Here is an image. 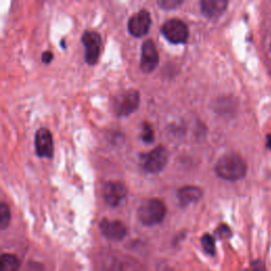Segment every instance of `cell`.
I'll list each match as a JSON object with an SVG mask.
<instances>
[{
	"mask_svg": "<svg viewBox=\"0 0 271 271\" xmlns=\"http://www.w3.org/2000/svg\"><path fill=\"white\" fill-rule=\"evenodd\" d=\"M215 172L221 178L229 181L239 180L247 173V165L242 157L236 154H227L217 161Z\"/></svg>",
	"mask_w": 271,
	"mask_h": 271,
	"instance_id": "1",
	"label": "cell"
},
{
	"mask_svg": "<svg viewBox=\"0 0 271 271\" xmlns=\"http://www.w3.org/2000/svg\"><path fill=\"white\" fill-rule=\"evenodd\" d=\"M166 215L165 204L158 198H149L144 200L138 210V217L144 226L160 224Z\"/></svg>",
	"mask_w": 271,
	"mask_h": 271,
	"instance_id": "2",
	"label": "cell"
},
{
	"mask_svg": "<svg viewBox=\"0 0 271 271\" xmlns=\"http://www.w3.org/2000/svg\"><path fill=\"white\" fill-rule=\"evenodd\" d=\"M140 104V93L138 90L130 89L122 93L113 100L112 108L118 117H127L138 109Z\"/></svg>",
	"mask_w": 271,
	"mask_h": 271,
	"instance_id": "3",
	"label": "cell"
},
{
	"mask_svg": "<svg viewBox=\"0 0 271 271\" xmlns=\"http://www.w3.org/2000/svg\"><path fill=\"white\" fill-rule=\"evenodd\" d=\"M169 161V152L164 147H157L149 154L141 156L142 168L151 174L160 173Z\"/></svg>",
	"mask_w": 271,
	"mask_h": 271,
	"instance_id": "4",
	"label": "cell"
},
{
	"mask_svg": "<svg viewBox=\"0 0 271 271\" xmlns=\"http://www.w3.org/2000/svg\"><path fill=\"white\" fill-rule=\"evenodd\" d=\"M164 37L173 44H184L189 39V28L180 19H170L161 28Z\"/></svg>",
	"mask_w": 271,
	"mask_h": 271,
	"instance_id": "5",
	"label": "cell"
},
{
	"mask_svg": "<svg viewBox=\"0 0 271 271\" xmlns=\"http://www.w3.org/2000/svg\"><path fill=\"white\" fill-rule=\"evenodd\" d=\"M82 43L84 45L85 60L88 65H96L101 53L102 38L96 31H86L82 36Z\"/></svg>",
	"mask_w": 271,
	"mask_h": 271,
	"instance_id": "6",
	"label": "cell"
},
{
	"mask_svg": "<svg viewBox=\"0 0 271 271\" xmlns=\"http://www.w3.org/2000/svg\"><path fill=\"white\" fill-rule=\"evenodd\" d=\"M152 25V18L151 14L147 11V10H140L139 12L133 14L127 24L128 32L133 37H142L151 29Z\"/></svg>",
	"mask_w": 271,
	"mask_h": 271,
	"instance_id": "7",
	"label": "cell"
},
{
	"mask_svg": "<svg viewBox=\"0 0 271 271\" xmlns=\"http://www.w3.org/2000/svg\"><path fill=\"white\" fill-rule=\"evenodd\" d=\"M159 64V53L152 39L145 40L141 49L140 67L144 74H151Z\"/></svg>",
	"mask_w": 271,
	"mask_h": 271,
	"instance_id": "8",
	"label": "cell"
},
{
	"mask_svg": "<svg viewBox=\"0 0 271 271\" xmlns=\"http://www.w3.org/2000/svg\"><path fill=\"white\" fill-rule=\"evenodd\" d=\"M35 151L41 158L51 159L53 157L54 144L53 137L49 129L41 127L35 133Z\"/></svg>",
	"mask_w": 271,
	"mask_h": 271,
	"instance_id": "9",
	"label": "cell"
},
{
	"mask_svg": "<svg viewBox=\"0 0 271 271\" xmlns=\"http://www.w3.org/2000/svg\"><path fill=\"white\" fill-rule=\"evenodd\" d=\"M127 196V187L121 181H108L103 187V197L109 206L117 207Z\"/></svg>",
	"mask_w": 271,
	"mask_h": 271,
	"instance_id": "10",
	"label": "cell"
},
{
	"mask_svg": "<svg viewBox=\"0 0 271 271\" xmlns=\"http://www.w3.org/2000/svg\"><path fill=\"white\" fill-rule=\"evenodd\" d=\"M103 235L111 241H121L127 233V229L120 221L104 220L100 224Z\"/></svg>",
	"mask_w": 271,
	"mask_h": 271,
	"instance_id": "11",
	"label": "cell"
},
{
	"mask_svg": "<svg viewBox=\"0 0 271 271\" xmlns=\"http://www.w3.org/2000/svg\"><path fill=\"white\" fill-rule=\"evenodd\" d=\"M228 2L226 0H202L200 3L201 13L209 19L218 18L226 11Z\"/></svg>",
	"mask_w": 271,
	"mask_h": 271,
	"instance_id": "12",
	"label": "cell"
},
{
	"mask_svg": "<svg viewBox=\"0 0 271 271\" xmlns=\"http://www.w3.org/2000/svg\"><path fill=\"white\" fill-rule=\"evenodd\" d=\"M202 197V190L196 185H184L177 191V198L182 207L196 202Z\"/></svg>",
	"mask_w": 271,
	"mask_h": 271,
	"instance_id": "13",
	"label": "cell"
},
{
	"mask_svg": "<svg viewBox=\"0 0 271 271\" xmlns=\"http://www.w3.org/2000/svg\"><path fill=\"white\" fill-rule=\"evenodd\" d=\"M20 260L11 253H4L0 258V271H18Z\"/></svg>",
	"mask_w": 271,
	"mask_h": 271,
	"instance_id": "14",
	"label": "cell"
},
{
	"mask_svg": "<svg viewBox=\"0 0 271 271\" xmlns=\"http://www.w3.org/2000/svg\"><path fill=\"white\" fill-rule=\"evenodd\" d=\"M11 223V211L7 204L0 205V229L5 230Z\"/></svg>",
	"mask_w": 271,
	"mask_h": 271,
	"instance_id": "15",
	"label": "cell"
},
{
	"mask_svg": "<svg viewBox=\"0 0 271 271\" xmlns=\"http://www.w3.org/2000/svg\"><path fill=\"white\" fill-rule=\"evenodd\" d=\"M201 246L205 250V252L210 254V255H214L215 254V239L212 235L210 234H205L201 237Z\"/></svg>",
	"mask_w": 271,
	"mask_h": 271,
	"instance_id": "16",
	"label": "cell"
},
{
	"mask_svg": "<svg viewBox=\"0 0 271 271\" xmlns=\"http://www.w3.org/2000/svg\"><path fill=\"white\" fill-rule=\"evenodd\" d=\"M142 140L145 143H153L155 140V133L154 129L151 126L149 123H143V127H142Z\"/></svg>",
	"mask_w": 271,
	"mask_h": 271,
	"instance_id": "17",
	"label": "cell"
},
{
	"mask_svg": "<svg viewBox=\"0 0 271 271\" xmlns=\"http://www.w3.org/2000/svg\"><path fill=\"white\" fill-rule=\"evenodd\" d=\"M182 4V0H160L158 2V5L164 10H175Z\"/></svg>",
	"mask_w": 271,
	"mask_h": 271,
	"instance_id": "18",
	"label": "cell"
},
{
	"mask_svg": "<svg viewBox=\"0 0 271 271\" xmlns=\"http://www.w3.org/2000/svg\"><path fill=\"white\" fill-rule=\"evenodd\" d=\"M216 235L220 237V238H228V237H230L231 236V230H230V228H229L228 226L226 225H221L220 227H218L216 229V231H215Z\"/></svg>",
	"mask_w": 271,
	"mask_h": 271,
	"instance_id": "19",
	"label": "cell"
},
{
	"mask_svg": "<svg viewBox=\"0 0 271 271\" xmlns=\"http://www.w3.org/2000/svg\"><path fill=\"white\" fill-rule=\"evenodd\" d=\"M52 59H53V53L50 51L44 52L43 55H41V60H43V62H45V64H50Z\"/></svg>",
	"mask_w": 271,
	"mask_h": 271,
	"instance_id": "20",
	"label": "cell"
},
{
	"mask_svg": "<svg viewBox=\"0 0 271 271\" xmlns=\"http://www.w3.org/2000/svg\"><path fill=\"white\" fill-rule=\"evenodd\" d=\"M252 271H266V269L263 263H260L259 260H256V262L252 264Z\"/></svg>",
	"mask_w": 271,
	"mask_h": 271,
	"instance_id": "21",
	"label": "cell"
},
{
	"mask_svg": "<svg viewBox=\"0 0 271 271\" xmlns=\"http://www.w3.org/2000/svg\"><path fill=\"white\" fill-rule=\"evenodd\" d=\"M266 145L267 148H269L271 150V134H268L267 138H266Z\"/></svg>",
	"mask_w": 271,
	"mask_h": 271,
	"instance_id": "22",
	"label": "cell"
}]
</instances>
